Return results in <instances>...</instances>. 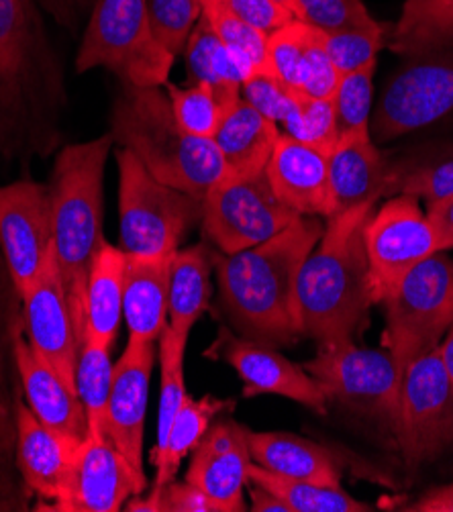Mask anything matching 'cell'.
Wrapping results in <instances>:
<instances>
[{"label": "cell", "instance_id": "2e32d148", "mask_svg": "<svg viewBox=\"0 0 453 512\" xmlns=\"http://www.w3.org/2000/svg\"><path fill=\"white\" fill-rule=\"evenodd\" d=\"M82 443L43 425L27 402L19 406L17 462L33 498V510L72 512Z\"/></svg>", "mask_w": 453, "mask_h": 512}, {"label": "cell", "instance_id": "d4e9b609", "mask_svg": "<svg viewBox=\"0 0 453 512\" xmlns=\"http://www.w3.org/2000/svg\"><path fill=\"white\" fill-rule=\"evenodd\" d=\"M390 164L376 149L372 135L339 137L329 151V182L335 215L388 196Z\"/></svg>", "mask_w": 453, "mask_h": 512}, {"label": "cell", "instance_id": "ba28073f", "mask_svg": "<svg viewBox=\"0 0 453 512\" xmlns=\"http://www.w3.org/2000/svg\"><path fill=\"white\" fill-rule=\"evenodd\" d=\"M388 353L405 376L417 357L437 349L453 325V262L439 251L417 264L384 300Z\"/></svg>", "mask_w": 453, "mask_h": 512}, {"label": "cell", "instance_id": "bcb514c9", "mask_svg": "<svg viewBox=\"0 0 453 512\" xmlns=\"http://www.w3.org/2000/svg\"><path fill=\"white\" fill-rule=\"evenodd\" d=\"M219 3L243 23L272 35L280 27L288 25L294 17L292 13L278 5L276 0H219Z\"/></svg>", "mask_w": 453, "mask_h": 512}, {"label": "cell", "instance_id": "f1b7e54d", "mask_svg": "<svg viewBox=\"0 0 453 512\" xmlns=\"http://www.w3.org/2000/svg\"><path fill=\"white\" fill-rule=\"evenodd\" d=\"M213 262L215 255L207 245L178 249L172 255L168 327L182 337H188L194 323L209 311Z\"/></svg>", "mask_w": 453, "mask_h": 512}, {"label": "cell", "instance_id": "8fae6325", "mask_svg": "<svg viewBox=\"0 0 453 512\" xmlns=\"http://www.w3.org/2000/svg\"><path fill=\"white\" fill-rule=\"evenodd\" d=\"M394 435L409 468L453 445V386L439 347L417 357L402 376Z\"/></svg>", "mask_w": 453, "mask_h": 512}, {"label": "cell", "instance_id": "ee69618b", "mask_svg": "<svg viewBox=\"0 0 453 512\" xmlns=\"http://www.w3.org/2000/svg\"><path fill=\"white\" fill-rule=\"evenodd\" d=\"M286 135L311 143L323 151H331L339 141L335 109L331 98H311L298 92L292 117L284 125Z\"/></svg>", "mask_w": 453, "mask_h": 512}, {"label": "cell", "instance_id": "f35d334b", "mask_svg": "<svg viewBox=\"0 0 453 512\" xmlns=\"http://www.w3.org/2000/svg\"><path fill=\"white\" fill-rule=\"evenodd\" d=\"M203 17L237 58L247 78L266 72L268 35L231 15L219 0H203Z\"/></svg>", "mask_w": 453, "mask_h": 512}, {"label": "cell", "instance_id": "8d00e7d4", "mask_svg": "<svg viewBox=\"0 0 453 512\" xmlns=\"http://www.w3.org/2000/svg\"><path fill=\"white\" fill-rule=\"evenodd\" d=\"M188 337L174 333L170 327L160 337V360H162V398L158 415V439L156 447L151 449V464L158 470L164 466L168 437L174 425V419L184 402L186 382H184V351Z\"/></svg>", "mask_w": 453, "mask_h": 512}, {"label": "cell", "instance_id": "d590c367", "mask_svg": "<svg viewBox=\"0 0 453 512\" xmlns=\"http://www.w3.org/2000/svg\"><path fill=\"white\" fill-rule=\"evenodd\" d=\"M184 54L188 62V72L194 82H207L219 88L241 92L247 76L237 58L217 37L205 17L198 19L186 43Z\"/></svg>", "mask_w": 453, "mask_h": 512}, {"label": "cell", "instance_id": "5bb4252c", "mask_svg": "<svg viewBox=\"0 0 453 512\" xmlns=\"http://www.w3.org/2000/svg\"><path fill=\"white\" fill-rule=\"evenodd\" d=\"M21 323V296L0 253V512L33 510V496L17 462L19 406L25 402L15 355V331Z\"/></svg>", "mask_w": 453, "mask_h": 512}, {"label": "cell", "instance_id": "7dc6e473", "mask_svg": "<svg viewBox=\"0 0 453 512\" xmlns=\"http://www.w3.org/2000/svg\"><path fill=\"white\" fill-rule=\"evenodd\" d=\"M427 219L437 235L439 251L453 247V194L427 202Z\"/></svg>", "mask_w": 453, "mask_h": 512}, {"label": "cell", "instance_id": "cb8c5ba5", "mask_svg": "<svg viewBox=\"0 0 453 512\" xmlns=\"http://www.w3.org/2000/svg\"><path fill=\"white\" fill-rule=\"evenodd\" d=\"M172 255L141 258L127 253L123 317L129 327V341L156 343L166 331Z\"/></svg>", "mask_w": 453, "mask_h": 512}, {"label": "cell", "instance_id": "ffe728a7", "mask_svg": "<svg viewBox=\"0 0 453 512\" xmlns=\"http://www.w3.org/2000/svg\"><path fill=\"white\" fill-rule=\"evenodd\" d=\"M156 364V343L127 341V347L113 370V386L107 406V435L113 445L143 470V433L151 372Z\"/></svg>", "mask_w": 453, "mask_h": 512}, {"label": "cell", "instance_id": "52a82bcc", "mask_svg": "<svg viewBox=\"0 0 453 512\" xmlns=\"http://www.w3.org/2000/svg\"><path fill=\"white\" fill-rule=\"evenodd\" d=\"M117 166L121 249L141 258L172 255L203 219V198L160 182L123 147L117 149Z\"/></svg>", "mask_w": 453, "mask_h": 512}, {"label": "cell", "instance_id": "4316f807", "mask_svg": "<svg viewBox=\"0 0 453 512\" xmlns=\"http://www.w3.org/2000/svg\"><path fill=\"white\" fill-rule=\"evenodd\" d=\"M251 462L282 478L341 486L335 457L321 445L292 433H249Z\"/></svg>", "mask_w": 453, "mask_h": 512}, {"label": "cell", "instance_id": "4dcf8cb0", "mask_svg": "<svg viewBox=\"0 0 453 512\" xmlns=\"http://www.w3.org/2000/svg\"><path fill=\"white\" fill-rule=\"evenodd\" d=\"M164 86L180 127L200 139H213L225 115L241 98V92L207 82H192L188 88H178L170 82Z\"/></svg>", "mask_w": 453, "mask_h": 512}, {"label": "cell", "instance_id": "681fc988", "mask_svg": "<svg viewBox=\"0 0 453 512\" xmlns=\"http://www.w3.org/2000/svg\"><path fill=\"white\" fill-rule=\"evenodd\" d=\"M407 510H413V512H453V484L431 490L419 502L411 504Z\"/></svg>", "mask_w": 453, "mask_h": 512}, {"label": "cell", "instance_id": "f907efd6", "mask_svg": "<svg viewBox=\"0 0 453 512\" xmlns=\"http://www.w3.org/2000/svg\"><path fill=\"white\" fill-rule=\"evenodd\" d=\"M247 492L251 498V510L256 512H290L288 506L276 496L272 494L268 488L249 482L247 484Z\"/></svg>", "mask_w": 453, "mask_h": 512}, {"label": "cell", "instance_id": "484cf974", "mask_svg": "<svg viewBox=\"0 0 453 512\" xmlns=\"http://www.w3.org/2000/svg\"><path fill=\"white\" fill-rule=\"evenodd\" d=\"M280 135L278 125L241 96L213 137L225 174L251 176L264 172Z\"/></svg>", "mask_w": 453, "mask_h": 512}, {"label": "cell", "instance_id": "b9f144b4", "mask_svg": "<svg viewBox=\"0 0 453 512\" xmlns=\"http://www.w3.org/2000/svg\"><path fill=\"white\" fill-rule=\"evenodd\" d=\"M288 9L296 21L319 33H339L374 23L362 0H290Z\"/></svg>", "mask_w": 453, "mask_h": 512}, {"label": "cell", "instance_id": "7c38bea8", "mask_svg": "<svg viewBox=\"0 0 453 512\" xmlns=\"http://www.w3.org/2000/svg\"><path fill=\"white\" fill-rule=\"evenodd\" d=\"M374 302H384L417 264L439 251L437 235L417 198L394 194L364 227Z\"/></svg>", "mask_w": 453, "mask_h": 512}, {"label": "cell", "instance_id": "603a6c76", "mask_svg": "<svg viewBox=\"0 0 453 512\" xmlns=\"http://www.w3.org/2000/svg\"><path fill=\"white\" fill-rule=\"evenodd\" d=\"M15 355L23 396L35 417L68 437L86 441L90 429L82 400L29 343L25 323L15 331Z\"/></svg>", "mask_w": 453, "mask_h": 512}, {"label": "cell", "instance_id": "7bdbcfd3", "mask_svg": "<svg viewBox=\"0 0 453 512\" xmlns=\"http://www.w3.org/2000/svg\"><path fill=\"white\" fill-rule=\"evenodd\" d=\"M149 21L158 41L172 56L182 54L203 17V0H149Z\"/></svg>", "mask_w": 453, "mask_h": 512}, {"label": "cell", "instance_id": "5b68a950", "mask_svg": "<svg viewBox=\"0 0 453 512\" xmlns=\"http://www.w3.org/2000/svg\"><path fill=\"white\" fill-rule=\"evenodd\" d=\"M113 141L131 151L160 182L205 198L225 176L213 139L186 133L162 86L123 84L113 109Z\"/></svg>", "mask_w": 453, "mask_h": 512}, {"label": "cell", "instance_id": "ab89813d", "mask_svg": "<svg viewBox=\"0 0 453 512\" xmlns=\"http://www.w3.org/2000/svg\"><path fill=\"white\" fill-rule=\"evenodd\" d=\"M374 70H376V62L356 72L339 76L337 88L331 98L339 137L372 135L370 115H372Z\"/></svg>", "mask_w": 453, "mask_h": 512}, {"label": "cell", "instance_id": "3957f363", "mask_svg": "<svg viewBox=\"0 0 453 512\" xmlns=\"http://www.w3.org/2000/svg\"><path fill=\"white\" fill-rule=\"evenodd\" d=\"M376 202L327 219V227L296 278L302 337L319 345L354 339L374 304L364 227Z\"/></svg>", "mask_w": 453, "mask_h": 512}, {"label": "cell", "instance_id": "9a60e30c", "mask_svg": "<svg viewBox=\"0 0 453 512\" xmlns=\"http://www.w3.org/2000/svg\"><path fill=\"white\" fill-rule=\"evenodd\" d=\"M0 253L19 296L54 255V221L49 186L17 180L0 186Z\"/></svg>", "mask_w": 453, "mask_h": 512}, {"label": "cell", "instance_id": "f546056e", "mask_svg": "<svg viewBox=\"0 0 453 512\" xmlns=\"http://www.w3.org/2000/svg\"><path fill=\"white\" fill-rule=\"evenodd\" d=\"M453 45V0H405L392 29L390 47L398 54L421 56Z\"/></svg>", "mask_w": 453, "mask_h": 512}, {"label": "cell", "instance_id": "74e56055", "mask_svg": "<svg viewBox=\"0 0 453 512\" xmlns=\"http://www.w3.org/2000/svg\"><path fill=\"white\" fill-rule=\"evenodd\" d=\"M321 45L319 31L292 19L268 35V66L266 72L280 80L284 86L298 90L317 47Z\"/></svg>", "mask_w": 453, "mask_h": 512}, {"label": "cell", "instance_id": "7a4b0ae2", "mask_svg": "<svg viewBox=\"0 0 453 512\" xmlns=\"http://www.w3.org/2000/svg\"><path fill=\"white\" fill-rule=\"evenodd\" d=\"M323 229L317 217H298L260 245L217 255L221 302L245 339L284 347L302 337L296 313V278Z\"/></svg>", "mask_w": 453, "mask_h": 512}, {"label": "cell", "instance_id": "d6a6232c", "mask_svg": "<svg viewBox=\"0 0 453 512\" xmlns=\"http://www.w3.org/2000/svg\"><path fill=\"white\" fill-rule=\"evenodd\" d=\"M249 482L260 484L276 494L290 512H368L370 504L351 498L341 486H323L282 478L251 462Z\"/></svg>", "mask_w": 453, "mask_h": 512}, {"label": "cell", "instance_id": "9c48e42d", "mask_svg": "<svg viewBox=\"0 0 453 512\" xmlns=\"http://www.w3.org/2000/svg\"><path fill=\"white\" fill-rule=\"evenodd\" d=\"M302 368L321 384L329 400L396 429L402 376L390 353L362 349L347 339L319 345V353Z\"/></svg>", "mask_w": 453, "mask_h": 512}, {"label": "cell", "instance_id": "4fadbf2b", "mask_svg": "<svg viewBox=\"0 0 453 512\" xmlns=\"http://www.w3.org/2000/svg\"><path fill=\"white\" fill-rule=\"evenodd\" d=\"M453 111V51L415 56L390 80L380 98L374 133L390 141L425 129Z\"/></svg>", "mask_w": 453, "mask_h": 512}, {"label": "cell", "instance_id": "f6af8a7d", "mask_svg": "<svg viewBox=\"0 0 453 512\" xmlns=\"http://www.w3.org/2000/svg\"><path fill=\"white\" fill-rule=\"evenodd\" d=\"M241 96L264 117L282 125H286V121L292 117L298 100L296 90L284 86L268 72L247 78L243 82Z\"/></svg>", "mask_w": 453, "mask_h": 512}, {"label": "cell", "instance_id": "30bf717a", "mask_svg": "<svg viewBox=\"0 0 453 512\" xmlns=\"http://www.w3.org/2000/svg\"><path fill=\"white\" fill-rule=\"evenodd\" d=\"M296 219L274 194L266 170L251 176L225 174L203 198L205 233L225 255L272 239Z\"/></svg>", "mask_w": 453, "mask_h": 512}, {"label": "cell", "instance_id": "ac0fdd59", "mask_svg": "<svg viewBox=\"0 0 453 512\" xmlns=\"http://www.w3.org/2000/svg\"><path fill=\"white\" fill-rule=\"evenodd\" d=\"M207 355L227 362L239 374L245 386L243 396L276 394L311 408L317 415H327L329 398L321 384L305 368L286 360L272 345L237 337L227 327H221Z\"/></svg>", "mask_w": 453, "mask_h": 512}, {"label": "cell", "instance_id": "d6986e66", "mask_svg": "<svg viewBox=\"0 0 453 512\" xmlns=\"http://www.w3.org/2000/svg\"><path fill=\"white\" fill-rule=\"evenodd\" d=\"M249 429L223 419L209 427L192 451L186 482L205 492L221 512L245 510L243 490L249 484Z\"/></svg>", "mask_w": 453, "mask_h": 512}, {"label": "cell", "instance_id": "277c9868", "mask_svg": "<svg viewBox=\"0 0 453 512\" xmlns=\"http://www.w3.org/2000/svg\"><path fill=\"white\" fill-rule=\"evenodd\" d=\"M113 137L66 145L49 180L54 221V253L60 266L72 319L84 341L86 286L103 237V180Z\"/></svg>", "mask_w": 453, "mask_h": 512}, {"label": "cell", "instance_id": "e0dca14e", "mask_svg": "<svg viewBox=\"0 0 453 512\" xmlns=\"http://www.w3.org/2000/svg\"><path fill=\"white\" fill-rule=\"evenodd\" d=\"M21 309L29 343L58 372L68 388L76 392V368L82 343L72 319L56 253L21 294Z\"/></svg>", "mask_w": 453, "mask_h": 512}, {"label": "cell", "instance_id": "7402d4cb", "mask_svg": "<svg viewBox=\"0 0 453 512\" xmlns=\"http://www.w3.org/2000/svg\"><path fill=\"white\" fill-rule=\"evenodd\" d=\"M145 488V474L129 464L109 437L88 435L78 457L72 512H119Z\"/></svg>", "mask_w": 453, "mask_h": 512}, {"label": "cell", "instance_id": "1f68e13d", "mask_svg": "<svg viewBox=\"0 0 453 512\" xmlns=\"http://www.w3.org/2000/svg\"><path fill=\"white\" fill-rule=\"evenodd\" d=\"M233 400H221L211 394L194 400L190 394L184 396V402L180 406V411L174 419L170 437H168V449H166V459L164 466L156 474V488L166 486L168 482L176 480L178 468L182 464V459L196 449V445L203 441L205 433L213 425V419L219 413L229 411L233 408Z\"/></svg>", "mask_w": 453, "mask_h": 512}, {"label": "cell", "instance_id": "83f0119b", "mask_svg": "<svg viewBox=\"0 0 453 512\" xmlns=\"http://www.w3.org/2000/svg\"><path fill=\"white\" fill-rule=\"evenodd\" d=\"M127 251L103 243L96 253L86 286L84 337L113 347L123 319Z\"/></svg>", "mask_w": 453, "mask_h": 512}, {"label": "cell", "instance_id": "e575fe53", "mask_svg": "<svg viewBox=\"0 0 453 512\" xmlns=\"http://www.w3.org/2000/svg\"><path fill=\"white\" fill-rule=\"evenodd\" d=\"M407 194L427 202L453 194V145L390 166L388 196Z\"/></svg>", "mask_w": 453, "mask_h": 512}, {"label": "cell", "instance_id": "f5cc1de1", "mask_svg": "<svg viewBox=\"0 0 453 512\" xmlns=\"http://www.w3.org/2000/svg\"><path fill=\"white\" fill-rule=\"evenodd\" d=\"M276 3H278V5H282V7H286V9L290 7V0H276ZM288 11H290V9H288Z\"/></svg>", "mask_w": 453, "mask_h": 512}, {"label": "cell", "instance_id": "836d02e7", "mask_svg": "<svg viewBox=\"0 0 453 512\" xmlns=\"http://www.w3.org/2000/svg\"><path fill=\"white\" fill-rule=\"evenodd\" d=\"M113 370L111 347L84 337L76 368V392L84 404L90 437H109L107 406L113 386Z\"/></svg>", "mask_w": 453, "mask_h": 512}, {"label": "cell", "instance_id": "8992f818", "mask_svg": "<svg viewBox=\"0 0 453 512\" xmlns=\"http://www.w3.org/2000/svg\"><path fill=\"white\" fill-rule=\"evenodd\" d=\"M174 60L151 29L147 0H94L76 58L78 72L107 68L123 84L164 86Z\"/></svg>", "mask_w": 453, "mask_h": 512}, {"label": "cell", "instance_id": "6da1fadb", "mask_svg": "<svg viewBox=\"0 0 453 512\" xmlns=\"http://www.w3.org/2000/svg\"><path fill=\"white\" fill-rule=\"evenodd\" d=\"M64 105V76L33 3L0 0V156H47Z\"/></svg>", "mask_w": 453, "mask_h": 512}, {"label": "cell", "instance_id": "60d3db41", "mask_svg": "<svg viewBox=\"0 0 453 512\" xmlns=\"http://www.w3.org/2000/svg\"><path fill=\"white\" fill-rule=\"evenodd\" d=\"M386 35L388 27L374 21L366 27H356L339 33H321V43L327 58L331 60L339 76H343L376 62Z\"/></svg>", "mask_w": 453, "mask_h": 512}, {"label": "cell", "instance_id": "44dd1931", "mask_svg": "<svg viewBox=\"0 0 453 512\" xmlns=\"http://www.w3.org/2000/svg\"><path fill=\"white\" fill-rule=\"evenodd\" d=\"M274 194L298 217H333L335 200L329 182V153L280 135L266 166Z\"/></svg>", "mask_w": 453, "mask_h": 512}, {"label": "cell", "instance_id": "816d5d0a", "mask_svg": "<svg viewBox=\"0 0 453 512\" xmlns=\"http://www.w3.org/2000/svg\"><path fill=\"white\" fill-rule=\"evenodd\" d=\"M439 351H441V357H443V366L447 370V376H449V382L453 386V325L449 327V331L445 333L441 345H439Z\"/></svg>", "mask_w": 453, "mask_h": 512}, {"label": "cell", "instance_id": "c3c4849f", "mask_svg": "<svg viewBox=\"0 0 453 512\" xmlns=\"http://www.w3.org/2000/svg\"><path fill=\"white\" fill-rule=\"evenodd\" d=\"M62 25L74 27L76 21L94 5V0H39Z\"/></svg>", "mask_w": 453, "mask_h": 512}]
</instances>
